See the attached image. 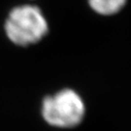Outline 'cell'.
<instances>
[{"instance_id":"6da1fadb","label":"cell","mask_w":131,"mask_h":131,"mask_svg":"<svg viewBox=\"0 0 131 131\" xmlns=\"http://www.w3.org/2000/svg\"><path fill=\"white\" fill-rule=\"evenodd\" d=\"M6 34L19 46H28L40 41L48 32V24L39 8L31 5L16 7L5 24Z\"/></svg>"},{"instance_id":"7a4b0ae2","label":"cell","mask_w":131,"mask_h":131,"mask_svg":"<svg viewBox=\"0 0 131 131\" xmlns=\"http://www.w3.org/2000/svg\"><path fill=\"white\" fill-rule=\"evenodd\" d=\"M42 115L44 119L52 126L74 127L84 117V105L75 91L64 89L44 99Z\"/></svg>"},{"instance_id":"3957f363","label":"cell","mask_w":131,"mask_h":131,"mask_svg":"<svg viewBox=\"0 0 131 131\" xmlns=\"http://www.w3.org/2000/svg\"><path fill=\"white\" fill-rule=\"evenodd\" d=\"M91 8L101 15H114L124 6L126 0H89Z\"/></svg>"}]
</instances>
